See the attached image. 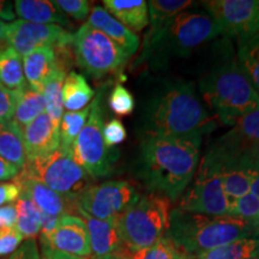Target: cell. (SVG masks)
<instances>
[{
  "label": "cell",
  "mask_w": 259,
  "mask_h": 259,
  "mask_svg": "<svg viewBox=\"0 0 259 259\" xmlns=\"http://www.w3.org/2000/svg\"><path fill=\"white\" fill-rule=\"evenodd\" d=\"M16 16L19 19L30 23L59 25V27H70L69 17L64 14L54 2L47 0H17L14 3Z\"/></svg>",
  "instance_id": "44dd1931"
},
{
  "label": "cell",
  "mask_w": 259,
  "mask_h": 259,
  "mask_svg": "<svg viewBox=\"0 0 259 259\" xmlns=\"http://www.w3.org/2000/svg\"><path fill=\"white\" fill-rule=\"evenodd\" d=\"M88 24L107 35L114 44L121 47L128 57L137 53L141 45L138 35L121 24L102 6H94L92 9L88 17Z\"/></svg>",
  "instance_id": "d6986e66"
},
{
  "label": "cell",
  "mask_w": 259,
  "mask_h": 259,
  "mask_svg": "<svg viewBox=\"0 0 259 259\" xmlns=\"http://www.w3.org/2000/svg\"><path fill=\"white\" fill-rule=\"evenodd\" d=\"M221 34V29L206 10H185L171 21L157 53L187 57L197 47Z\"/></svg>",
  "instance_id": "9c48e42d"
},
{
  "label": "cell",
  "mask_w": 259,
  "mask_h": 259,
  "mask_svg": "<svg viewBox=\"0 0 259 259\" xmlns=\"http://www.w3.org/2000/svg\"><path fill=\"white\" fill-rule=\"evenodd\" d=\"M0 19L8 22H15L16 12L14 3L0 0Z\"/></svg>",
  "instance_id": "ee69618b"
},
{
  "label": "cell",
  "mask_w": 259,
  "mask_h": 259,
  "mask_svg": "<svg viewBox=\"0 0 259 259\" xmlns=\"http://www.w3.org/2000/svg\"><path fill=\"white\" fill-rule=\"evenodd\" d=\"M18 92L10 90L0 83V122L12 120L17 105Z\"/></svg>",
  "instance_id": "74e56055"
},
{
  "label": "cell",
  "mask_w": 259,
  "mask_h": 259,
  "mask_svg": "<svg viewBox=\"0 0 259 259\" xmlns=\"http://www.w3.org/2000/svg\"><path fill=\"white\" fill-rule=\"evenodd\" d=\"M259 251V239L245 238L212 250L190 257V259H246Z\"/></svg>",
  "instance_id": "f1b7e54d"
},
{
  "label": "cell",
  "mask_w": 259,
  "mask_h": 259,
  "mask_svg": "<svg viewBox=\"0 0 259 259\" xmlns=\"http://www.w3.org/2000/svg\"><path fill=\"white\" fill-rule=\"evenodd\" d=\"M17 220L16 229L24 239H35L40 234L42 226V212L24 192L19 194L15 203Z\"/></svg>",
  "instance_id": "484cf974"
},
{
  "label": "cell",
  "mask_w": 259,
  "mask_h": 259,
  "mask_svg": "<svg viewBox=\"0 0 259 259\" xmlns=\"http://www.w3.org/2000/svg\"><path fill=\"white\" fill-rule=\"evenodd\" d=\"M109 109L119 116L132 114L136 108L135 97L127 88L121 84H116L108 97Z\"/></svg>",
  "instance_id": "e575fe53"
},
{
  "label": "cell",
  "mask_w": 259,
  "mask_h": 259,
  "mask_svg": "<svg viewBox=\"0 0 259 259\" xmlns=\"http://www.w3.org/2000/svg\"><path fill=\"white\" fill-rule=\"evenodd\" d=\"M193 4L190 0H151L148 3L149 30L144 37L143 48L137 64L144 63L156 56L171 21L180 12L192 8Z\"/></svg>",
  "instance_id": "5bb4252c"
},
{
  "label": "cell",
  "mask_w": 259,
  "mask_h": 259,
  "mask_svg": "<svg viewBox=\"0 0 259 259\" xmlns=\"http://www.w3.org/2000/svg\"><path fill=\"white\" fill-rule=\"evenodd\" d=\"M72 51L78 66L94 78L119 72L130 58L121 47L88 23L73 35Z\"/></svg>",
  "instance_id": "52a82bcc"
},
{
  "label": "cell",
  "mask_w": 259,
  "mask_h": 259,
  "mask_svg": "<svg viewBox=\"0 0 259 259\" xmlns=\"http://www.w3.org/2000/svg\"><path fill=\"white\" fill-rule=\"evenodd\" d=\"M0 83L15 92L28 85L23 71V57L10 46L0 50Z\"/></svg>",
  "instance_id": "d4e9b609"
},
{
  "label": "cell",
  "mask_w": 259,
  "mask_h": 259,
  "mask_svg": "<svg viewBox=\"0 0 259 259\" xmlns=\"http://www.w3.org/2000/svg\"><path fill=\"white\" fill-rule=\"evenodd\" d=\"M231 204L219 171L202 161L196 180L180 197L178 209L208 216H223L229 215Z\"/></svg>",
  "instance_id": "30bf717a"
},
{
  "label": "cell",
  "mask_w": 259,
  "mask_h": 259,
  "mask_svg": "<svg viewBox=\"0 0 259 259\" xmlns=\"http://www.w3.org/2000/svg\"><path fill=\"white\" fill-rule=\"evenodd\" d=\"M40 242L41 246H48L76 257L89 258L92 255L90 236L85 222L80 216L72 213L61 216L53 233Z\"/></svg>",
  "instance_id": "9a60e30c"
},
{
  "label": "cell",
  "mask_w": 259,
  "mask_h": 259,
  "mask_svg": "<svg viewBox=\"0 0 259 259\" xmlns=\"http://www.w3.org/2000/svg\"><path fill=\"white\" fill-rule=\"evenodd\" d=\"M28 161L46 156L60 147V130L46 112L22 127Z\"/></svg>",
  "instance_id": "ac0fdd59"
},
{
  "label": "cell",
  "mask_w": 259,
  "mask_h": 259,
  "mask_svg": "<svg viewBox=\"0 0 259 259\" xmlns=\"http://www.w3.org/2000/svg\"><path fill=\"white\" fill-rule=\"evenodd\" d=\"M19 171L21 170L17 167H15L12 163L0 157V181L15 180L18 177Z\"/></svg>",
  "instance_id": "b9f144b4"
},
{
  "label": "cell",
  "mask_w": 259,
  "mask_h": 259,
  "mask_svg": "<svg viewBox=\"0 0 259 259\" xmlns=\"http://www.w3.org/2000/svg\"><path fill=\"white\" fill-rule=\"evenodd\" d=\"M246 259H259V251L257 252V253H254L253 255H251V257H248Z\"/></svg>",
  "instance_id": "c3c4849f"
},
{
  "label": "cell",
  "mask_w": 259,
  "mask_h": 259,
  "mask_svg": "<svg viewBox=\"0 0 259 259\" xmlns=\"http://www.w3.org/2000/svg\"><path fill=\"white\" fill-rule=\"evenodd\" d=\"M143 135L202 138L215 128L193 83L166 80L144 102L141 118Z\"/></svg>",
  "instance_id": "7a4b0ae2"
},
{
  "label": "cell",
  "mask_w": 259,
  "mask_h": 259,
  "mask_svg": "<svg viewBox=\"0 0 259 259\" xmlns=\"http://www.w3.org/2000/svg\"><path fill=\"white\" fill-rule=\"evenodd\" d=\"M42 253L41 259H88V258H80L76 255L64 253V252L53 250V248L48 247V246H41Z\"/></svg>",
  "instance_id": "7bdbcfd3"
},
{
  "label": "cell",
  "mask_w": 259,
  "mask_h": 259,
  "mask_svg": "<svg viewBox=\"0 0 259 259\" xmlns=\"http://www.w3.org/2000/svg\"><path fill=\"white\" fill-rule=\"evenodd\" d=\"M85 222L90 236L93 258H101L116 253H130L122 242L118 219L99 220L77 209Z\"/></svg>",
  "instance_id": "e0dca14e"
},
{
  "label": "cell",
  "mask_w": 259,
  "mask_h": 259,
  "mask_svg": "<svg viewBox=\"0 0 259 259\" xmlns=\"http://www.w3.org/2000/svg\"><path fill=\"white\" fill-rule=\"evenodd\" d=\"M45 112H46V102H45L44 94L27 85L18 92L17 105L12 121L22 128Z\"/></svg>",
  "instance_id": "83f0119b"
},
{
  "label": "cell",
  "mask_w": 259,
  "mask_h": 259,
  "mask_svg": "<svg viewBox=\"0 0 259 259\" xmlns=\"http://www.w3.org/2000/svg\"><path fill=\"white\" fill-rule=\"evenodd\" d=\"M130 259H190L168 236H163L149 247L132 252Z\"/></svg>",
  "instance_id": "d6a6232c"
},
{
  "label": "cell",
  "mask_w": 259,
  "mask_h": 259,
  "mask_svg": "<svg viewBox=\"0 0 259 259\" xmlns=\"http://www.w3.org/2000/svg\"><path fill=\"white\" fill-rule=\"evenodd\" d=\"M21 171L70 198L88 189L89 176L74 160L72 149L60 147L53 153L29 160Z\"/></svg>",
  "instance_id": "8992f818"
},
{
  "label": "cell",
  "mask_w": 259,
  "mask_h": 259,
  "mask_svg": "<svg viewBox=\"0 0 259 259\" xmlns=\"http://www.w3.org/2000/svg\"><path fill=\"white\" fill-rule=\"evenodd\" d=\"M101 93L90 103V113L85 125L72 145V154L77 163L90 178H101L112 171L111 150L103 138V111Z\"/></svg>",
  "instance_id": "ba28073f"
},
{
  "label": "cell",
  "mask_w": 259,
  "mask_h": 259,
  "mask_svg": "<svg viewBox=\"0 0 259 259\" xmlns=\"http://www.w3.org/2000/svg\"><path fill=\"white\" fill-rule=\"evenodd\" d=\"M126 137H127V131L119 119H111L103 125V138L107 148L112 149L121 144L122 142H125Z\"/></svg>",
  "instance_id": "8d00e7d4"
},
{
  "label": "cell",
  "mask_w": 259,
  "mask_h": 259,
  "mask_svg": "<svg viewBox=\"0 0 259 259\" xmlns=\"http://www.w3.org/2000/svg\"><path fill=\"white\" fill-rule=\"evenodd\" d=\"M60 67L58 65L56 52L51 47L37 48L30 54L23 57L25 80L31 89L38 93L44 92L45 85Z\"/></svg>",
  "instance_id": "ffe728a7"
},
{
  "label": "cell",
  "mask_w": 259,
  "mask_h": 259,
  "mask_svg": "<svg viewBox=\"0 0 259 259\" xmlns=\"http://www.w3.org/2000/svg\"><path fill=\"white\" fill-rule=\"evenodd\" d=\"M170 203L167 197L149 192L119 216L121 239L130 253L149 247L166 236Z\"/></svg>",
  "instance_id": "5b68a950"
},
{
  "label": "cell",
  "mask_w": 259,
  "mask_h": 259,
  "mask_svg": "<svg viewBox=\"0 0 259 259\" xmlns=\"http://www.w3.org/2000/svg\"><path fill=\"white\" fill-rule=\"evenodd\" d=\"M130 254H131V253H116V254L106 255V257L92 258V259H130Z\"/></svg>",
  "instance_id": "7dc6e473"
},
{
  "label": "cell",
  "mask_w": 259,
  "mask_h": 259,
  "mask_svg": "<svg viewBox=\"0 0 259 259\" xmlns=\"http://www.w3.org/2000/svg\"><path fill=\"white\" fill-rule=\"evenodd\" d=\"M90 113V105L82 111L65 112L60 120V145L72 149V145L85 125Z\"/></svg>",
  "instance_id": "4dcf8cb0"
},
{
  "label": "cell",
  "mask_w": 259,
  "mask_h": 259,
  "mask_svg": "<svg viewBox=\"0 0 259 259\" xmlns=\"http://www.w3.org/2000/svg\"><path fill=\"white\" fill-rule=\"evenodd\" d=\"M199 89L206 103L225 125L259 109V95L238 65L229 47L226 57L204 74Z\"/></svg>",
  "instance_id": "277c9868"
},
{
  "label": "cell",
  "mask_w": 259,
  "mask_h": 259,
  "mask_svg": "<svg viewBox=\"0 0 259 259\" xmlns=\"http://www.w3.org/2000/svg\"><path fill=\"white\" fill-rule=\"evenodd\" d=\"M202 4L227 36L239 40L259 32V0H208Z\"/></svg>",
  "instance_id": "7c38bea8"
},
{
  "label": "cell",
  "mask_w": 259,
  "mask_h": 259,
  "mask_svg": "<svg viewBox=\"0 0 259 259\" xmlns=\"http://www.w3.org/2000/svg\"><path fill=\"white\" fill-rule=\"evenodd\" d=\"M229 215L248 222L259 235V199L251 192L233 200Z\"/></svg>",
  "instance_id": "836d02e7"
},
{
  "label": "cell",
  "mask_w": 259,
  "mask_h": 259,
  "mask_svg": "<svg viewBox=\"0 0 259 259\" xmlns=\"http://www.w3.org/2000/svg\"><path fill=\"white\" fill-rule=\"evenodd\" d=\"M251 193L254 194V196L259 199V169L255 171L253 178H252Z\"/></svg>",
  "instance_id": "f6af8a7d"
},
{
  "label": "cell",
  "mask_w": 259,
  "mask_h": 259,
  "mask_svg": "<svg viewBox=\"0 0 259 259\" xmlns=\"http://www.w3.org/2000/svg\"><path fill=\"white\" fill-rule=\"evenodd\" d=\"M141 197L132 184L125 180H111L89 186L77 197V209L99 220H113L121 216Z\"/></svg>",
  "instance_id": "8fae6325"
},
{
  "label": "cell",
  "mask_w": 259,
  "mask_h": 259,
  "mask_svg": "<svg viewBox=\"0 0 259 259\" xmlns=\"http://www.w3.org/2000/svg\"><path fill=\"white\" fill-rule=\"evenodd\" d=\"M93 96L94 90L83 74L74 71L67 73L63 85V105L67 112L82 111L90 105Z\"/></svg>",
  "instance_id": "cb8c5ba5"
},
{
  "label": "cell",
  "mask_w": 259,
  "mask_h": 259,
  "mask_svg": "<svg viewBox=\"0 0 259 259\" xmlns=\"http://www.w3.org/2000/svg\"><path fill=\"white\" fill-rule=\"evenodd\" d=\"M5 28H6V23H4L3 21H0V50L9 46L8 41H6V37H5Z\"/></svg>",
  "instance_id": "bcb514c9"
},
{
  "label": "cell",
  "mask_w": 259,
  "mask_h": 259,
  "mask_svg": "<svg viewBox=\"0 0 259 259\" xmlns=\"http://www.w3.org/2000/svg\"><path fill=\"white\" fill-rule=\"evenodd\" d=\"M5 37L9 46L22 57L41 47H71L73 41V35L59 25L36 24L22 19L6 24Z\"/></svg>",
  "instance_id": "4fadbf2b"
},
{
  "label": "cell",
  "mask_w": 259,
  "mask_h": 259,
  "mask_svg": "<svg viewBox=\"0 0 259 259\" xmlns=\"http://www.w3.org/2000/svg\"><path fill=\"white\" fill-rule=\"evenodd\" d=\"M24 238L16 227L0 231V255L12 254L21 246Z\"/></svg>",
  "instance_id": "f35d334b"
},
{
  "label": "cell",
  "mask_w": 259,
  "mask_h": 259,
  "mask_svg": "<svg viewBox=\"0 0 259 259\" xmlns=\"http://www.w3.org/2000/svg\"><path fill=\"white\" fill-rule=\"evenodd\" d=\"M166 235L190 257L240 239H259L250 223L235 216H208L178 208L170 211Z\"/></svg>",
  "instance_id": "3957f363"
},
{
  "label": "cell",
  "mask_w": 259,
  "mask_h": 259,
  "mask_svg": "<svg viewBox=\"0 0 259 259\" xmlns=\"http://www.w3.org/2000/svg\"><path fill=\"white\" fill-rule=\"evenodd\" d=\"M66 76V70L61 69V67L58 69L57 72L52 76V78L45 85L44 92H42L45 102H46V113L57 126H60L61 116L64 114L63 85Z\"/></svg>",
  "instance_id": "f546056e"
},
{
  "label": "cell",
  "mask_w": 259,
  "mask_h": 259,
  "mask_svg": "<svg viewBox=\"0 0 259 259\" xmlns=\"http://www.w3.org/2000/svg\"><path fill=\"white\" fill-rule=\"evenodd\" d=\"M202 138L143 135L136 176L149 192L179 199L198 169Z\"/></svg>",
  "instance_id": "6da1fadb"
},
{
  "label": "cell",
  "mask_w": 259,
  "mask_h": 259,
  "mask_svg": "<svg viewBox=\"0 0 259 259\" xmlns=\"http://www.w3.org/2000/svg\"><path fill=\"white\" fill-rule=\"evenodd\" d=\"M0 157L24 169L28 162L22 128L12 120L0 122Z\"/></svg>",
  "instance_id": "603a6c76"
},
{
  "label": "cell",
  "mask_w": 259,
  "mask_h": 259,
  "mask_svg": "<svg viewBox=\"0 0 259 259\" xmlns=\"http://www.w3.org/2000/svg\"><path fill=\"white\" fill-rule=\"evenodd\" d=\"M6 259H41L38 246L35 239H28Z\"/></svg>",
  "instance_id": "ab89813d"
},
{
  "label": "cell",
  "mask_w": 259,
  "mask_h": 259,
  "mask_svg": "<svg viewBox=\"0 0 259 259\" xmlns=\"http://www.w3.org/2000/svg\"><path fill=\"white\" fill-rule=\"evenodd\" d=\"M21 194V189L15 183H0V206L16 202Z\"/></svg>",
  "instance_id": "60d3db41"
},
{
  "label": "cell",
  "mask_w": 259,
  "mask_h": 259,
  "mask_svg": "<svg viewBox=\"0 0 259 259\" xmlns=\"http://www.w3.org/2000/svg\"><path fill=\"white\" fill-rule=\"evenodd\" d=\"M54 4L65 15L70 16L76 21H84L90 15V3L88 0H57Z\"/></svg>",
  "instance_id": "d590c367"
},
{
  "label": "cell",
  "mask_w": 259,
  "mask_h": 259,
  "mask_svg": "<svg viewBox=\"0 0 259 259\" xmlns=\"http://www.w3.org/2000/svg\"><path fill=\"white\" fill-rule=\"evenodd\" d=\"M103 5L131 31H142L149 24V8L144 0H105Z\"/></svg>",
  "instance_id": "7402d4cb"
},
{
  "label": "cell",
  "mask_w": 259,
  "mask_h": 259,
  "mask_svg": "<svg viewBox=\"0 0 259 259\" xmlns=\"http://www.w3.org/2000/svg\"><path fill=\"white\" fill-rule=\"evenodd\" d=\"M14 181L22 192L35 203L41 212L46 215L61 218L64 215H71L72 211L77 212V199L56 192L23 171H19L18 177Z\"/></svg>",
  "instance_id": "2e32d148"
},
{
  "label": "cell",
  "mask_w": 259,
  "mask_h": 259,
  "mask_svg": "<svg viewBox=\"0 0 259 259\" xmlns=\"http://www.w3.org/2000/svg\"><path fill=\"white\" fill-rule=\"evenodd\" d=\"M236 60L259 95V32L252 36L239 38Z\"/></svg>",
  "instance_id": "4316f807"
},
{
  "label": "cell",
  "mask_w": 259,
  "mask_h": 259,
  "mask_svg": "<svg viewBox=\"0 0 259 259\" xmlns=\"http://www.w3.org/2000/svg\"><path fill=\"white\" fill-rule=\"evenodd\" d=\"M227 134L241 143L259 149V109L241 116Z\"/></svg>",
  "instance_id": "1f68e13d"
}]
</instances>
